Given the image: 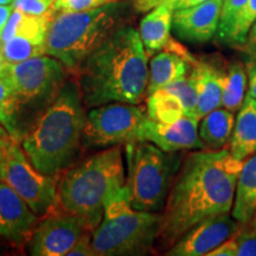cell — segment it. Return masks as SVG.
Returning a JSON list of instances; mask_svg holds the SVG:
<instances>
[{
    "label": "cell",
    "instance_id": "cell-5",
    "mask_svg": "<svg viewBox=\"0 0 256 256\" xmlns=\"http://www.w3.org/2000/svg\"><path fill=\"white\" fill-rule=\"evenodd\" d=\"M124 184L121 148H107L64 171L54 209L82 218L92 232L104 218L107 197Z\"/></svg>",
    "mask_w": 256,
    "mask_h": 256
},
{
    "label": "cell",
    "instance_id": "cell-7",
    "mask_svg": "<svg viewBox=\"0 0 256 256\" xmlns=\"http://www.w3.org/2000/svg\"><path fill=\"white\" fill-rule=\"evenodd\" d=\"M162 215L133 209L126 185L104 202L101 223L92 234L95 256L144 255L158 238Z\"/></svg>",
    "mask_w": 256,
    "mask_h": 256
},
{
    "label": "cell",
    "instance_id": "cell-30",
    "mask_svg": "<svg viewBox=\"0 0 256 256\" xmlns=\"http://www.w3.org/2000/svg\"><path fill=\"white\" fill-rule=\"evenodd\" d=\"M92 234L86 232L68 252V256H95L92 244Z\"/></svg>",
    "mask_w": 256,
    "mask_h": 256
},
{
    "label": "cell",
    "instance_id": "cell-2",
    "mask_svg": "<svg viewBox=\"0 0 256 256\" xmlns=\"http://www.w3.org/2000/svg\"><path fill=\"white\" fill-rule=\"evenodd\" d=\"M75 72L86 107L138 104L147 92L150 74L140 34L132 26L116 28Z\"/></svg>",
    "mask_w": 256,
    "mask_h": 256
},
{
    "label": "cell",
    "instance_id": "cell-18",
    "mask_svg": "<svg viewBox=\"0 0 256 256\" xmlns=\"http://www.w3.org/2000/svg\"><path fill=\"white\" fill-rule=\"evenodd\" d=\"M230 154L244 162L256 152V100L246 95L230 138Z\"/></svg>",
    "mask_w": 256,
    "mask_h": 256
},
{
    "label": "cell",
    "instance_id": "cell-28",
    "mask_svg": "<svg viewBox=\"0 0 256 256\" xmlns=\"http://www.w3.org/2000/svg\"><path fill=\"white\" fill-rule=\"evenodd\" d=\"M55 0H14V10L31 16H44L54 10Z\"/></svg>",
    "mask_w": 256,
    "mask_h": 256
},
{
    "label": "cell",
    "instance_id": "cell-29",
    "mask_svg": "<svg viewBox=\"0 0 256 256\" xmlns=\"http://www.w3.org/2000/svg\"><path fill=\"white\" fill-rule=\"evenodd\" d=\"M238 256H256V229L250 228L235 234Z\"/></svg>",
    "mask_w": 256,
    "mask_h": 256
},
{
    "label": "cell",
    "instance_id": "cell-24",
    "mask_svg": "<svg viewBox=\"0 0 256 256\" xmlns=\"http://www.w3.org/2000/svg\"><path fill=\"white\" fill-rule=\"evenodd\" d=\"M46 37H14L0 43L6 63L16 64L46 55Z\"/></svg>",
    "mask_w": 256,
    "mask_h": 256
},
{
    "label": "cell",
    "instance_id": "cell-33",
    "mask_svg": "<svg viewBox=\"0 0 256 256\" xmlns=\"http://www.w3.org/2000/svg\"><path fill=\"white\" fill-rule=\"evenodd\" d=\"M12 90H14V84H12L8 70L5 69L4 72H0V104L4 102L12 94Z\"/></svg>",
    "mask_w": 256,
    "mask_h": 256
},
{
    "label": "cell",
    "instance_id": "cell-25",
    "mask_svg": "<svg viewBox=\"0 0 256 256\" xmlns=\"http://www.w3.org/2000/svg\"><path fill=\"white\" fill-rule=\"evenodd\" d=\"M256 22V0H248L241 8L232 26L223 37V42L226 44L241 46L248 40V34Z\"/></svg>",
    "mask_w": 256,
    "mask_h": 256
},
{
    "label": "cell",
    "instance_id": "cell-6",
    "mask_svg": "<svg viewBox=\"0 0 256 256\" xmlns=\"http://www.w3.org/2000/svg\"><path fill=\"white\" fill-rule=\"evenodd\" d=\"M124 5L119 2L78 12L54 14L48 28L46 55L76 70L90 54L119 28Z\"/></svg>",
    "mask_w": 256,
    "mask_h": 256
},
{
    "label": "cell",
    "instance_id": "cell-38",
    "mask_svg": "<svg viewBox=\"0 0 256 256\" xmlns=\"http://www.w3.org/2000/svg\"><path fill=\"white\" fill-rule=\"evenodd\" d=\"M247 42L249 43V46L252 48H256V22H255V24L252 26L250 31H249Z\"/></svg>",
    "mask_w": 256,
    "mask_h": 256
},
{
    "label": "cell",
    "instance_id": "cell-10",
    "mask_svg": "<svg viewBox=\"0 0 256 256\" xmlns=\"http://www.w3.org/2000/svg\"><path fill=\"white\" fill-rule=\"evenodd\" d=\"M147 116L142 108L133 104L112 102L94 107L86 115L83 145L108 147L138 142Z\"/></svg>",
    "mask_w": 256,
    "mask_h": 256
},
{
    "label": "cell",
    "instance_id": "cell-31",
    "mask_svg": "<svg viewBox=\"0 0 256 256\" xmlns=\"http://www.w3.org/2000/svg\"><path fill=\"white\" fill-rule=\"evenodd\" d=\"M246 70L248 75V95L256 100V51H252L246 62Z\"/></svg>",
    "mask_w": 256,
    "mask_h": 256
},
{
    "label": "cell",
    "instance_id": "cell-26",
    "mask_svg": "<svg viewBox=\"0 0 256 256\" xmlns=\"http://www.w3.org/2000/svg\"><path fill=\"white\" fill-rule=\"evenodd\" d=\"M248 0H223L222 10H220V26H218V37L222 40L226 36V32L229 31L232 26L234 19L243 6L246 5Z\"/></svg>",
    "mask_w": 256,
    "mask_h": 256
},
{
    "label": "cell",
    "instance_id": "cell-34",
    "mask_svg": "<svg viewBox=\"0 0 256 256\" xmlns=\"http://www.w3.org/2000/svg\"><path fill=\"white\" fill-rule=\"evenodd\" d=\"M206 2L208 0H165L164 2H166L174 11H177V10L192 8V6L200 5Z\"/></svg>",
    "mask_w": 256,
    "mask_h": 256
},
{
    "label": "cell",
    "instance_id": "cell-20",
    "mask_svg": "<svg viewBox=\"0 0 256 256\" xmlns=\"http://www.w3.org/2000/svg\"><path fill=\"white\" fill-rule=\"evenodd\" d=\"M256 211V154L243 162L236 183L232 204V217L238 223L252 222Z\"/></svg>",
    "mask_w": 256,
    "mask_h": 256
},
{
    "label": "cell",
    "instance_id": "cell-11",
    "mask_svg": "<svg viewBox=\"0 0 256 256\" xmlns=\"http://www.w3.org/2000/svg\"><path fill=\"white\" fill-rule=\"evenodd\" d=\"M86 232H92L80 217L55 209L37 223L30 240V254L34 256L68 255Z\"/></svg>",
    "mask_w": 256,
    "mask_h": 256
},
{
    "label": "cell",
    "instance_id": "cell-32",
    "mask_svg": "<svg viewBox=\"0 0 256 256\" xmlns=\"http://www.w3.org/2000/svg\"><path fill=\"white\" fill-rule=\"evenodd\" d=\"M208 256H238V244H236L235 235L220 244L212 252H210Z\"/></svg>",
    "mask_w": 256,
    "mask_h": 256
},
{
    "label": "cell",
    "instance_id": "cell-14",
    "mask_svg": "<svg viewBox=\"0 0 256 256\" xmlns=\"http://www.w3.org/2000/svg\"><path fill=\"white\" fill-rule=\"evenodd\" d=\"M198 121L184 116L174 122L164 124L147 116L138 133V142H148L160 150L174 153L183 150H203V142L198 133Z\"/></svg>",
    "mask_w": 256,
    "mask_h": 256
},
{
    "label": "cell",
    "instance_id": "cell-23",
    "mask_svg": "<svg viewBox=\"0 0 256 256\" xmlns=\"http://www.w3.org/2000/svg\"><path fill=\"white\" fill-rule=\"evenodd\" d=\"M248 75L246 66L236 62L229 66L224 76L222 106L230 112H238L246 98Z\"/></svg>",
    "mask_w": 256,
    "mask_h": 256
},
{
    "label": "cell",
    "instance_id": "cell-39",
    "mask_svg": "<svg viewBox=\"0 0 256 256\" xmlns=\"http://www.w3.org/2000/svg\"><path fill=\"white\" fill-rule=\"evenodd\" d=\"M8 66V63H6V60H4V57H2V48H0V72H4L6 69V66Z\"/></svg>",
    "mask_w": 256,
    "mask_h": 256
},
{
    "label": "cell",
    "instance_id": "cell-8",
    "mask_svg": "<svg viewBox=\"0 0 256 256\" xmlns=\"http://www.w3.org/2000/svg\"><path fill=\"white\" fill-rule=\"evenodd\" d=\"M126 188L133 209L158 212L165 206L176 159L148 142L124 144Z\"/></svg>",
    "mask_w": 256,
    "mask_h": 256
},
{
    "label": "cell",
    "instance_id": "cell-21",
    "mask_svg": "<svg viewBox=\"0 0 256 256\" xmlns=\"http://www.w3.org/2000/svg\"><path fill=\"white\" fill-rule=\"evenodd\" d=\"M174 12V10L166 2H162L142 18L139 34L146 52H156L168 46L172 28Z\"/></svg>",
    "mask_w": 256,
    "mask_h": 256
},
{
    "label": "cell",
    "instance_id": "cell-19",
    "mask_svg": "<svg viewBox=\"0 0 256 256\" xmlns=\"http://www.w3.org/2000/svg\"><path fill=\"white\" fill-rule=\"evenodd\" d=\"M190 63V60L172 50L156 55L150 63L147 95L188 76Z\"/></svg>",
    "mask_w": 256,
    "mask_h": 256
},
{
    "label": "cell",
    "instance_id": "cell-16",
    "mask_svg": "<svg viewBox=\"0 0 256 256\" xmlns=\"http://www.w3.org/2000/svg\"><path fill=\"white\" fill-rule=\"evenodd\" d=\"M223 0H208L174 12L172 28L185 42L206 43L218 32Z\"/></svg>",
    "mask_w": 256,
    "mask_h": 256
},
{
    "label": "cell",
    "instance_id": "cell-15",
    "mask_svg": "<svg viewBox=\"0 0 256 256\" xmlns=\"http://www.w3.org/2000/svg\"><path fill=\"white\" fill-rule=\"evenodd\" d=\"M38 216L17 192L0 180V238L14 244L30 242Z\"/></svg>",
    "mask_w": 256,
    "mask_h": 256
},
{
    "label": "cell",
    "instance_id": "cell-37",
    "mask_svg": "<svg viewBox=\"0 0 256 256\" xmlns=\"http://www.w3.org/2000/svg\"><path fill=\"white\" fill-rule=\"evenodd\" d=\"M8 139H10V136L6 133V130H4V128L2 127V124H0V158H2V152H4V150H5L6 142H8Z\"/></svg>",
    "mask_w": 256,
    "mask_h": 256
},
{
    "label": "cell",
    "instance_id": "cell-12",
    "mask_svg": "<svg viewBox=\"0 0 256 256\" xmlns=\"http://www.w3.org/2000/svg\"><path fill=\"white\" fill-rule=\"evenodd\" d=\"M198 92L191 74L148 95L147 115L159 122L171 124L184 116L196 118Z\"/></svg>",
    "mask_w": 256,
    "mask_h": 256
},
{
    "label": "cell",
    "instance_id": "cell-9",
    "mask_svg": "<svg viewBox=\"0 0 256 256\" xmlns=\"http://www.w3.org/2000/svg\"><path fill=\"white\" fill-rule=\"evenodd\" d=\"M0 180L17 192L37 216L46 215L56 206L57 176L38 171L22 144L11 136L0 158Z\"/></svg>",
    "mask_w": 256,
    "mask_h": 256
},
{
    "label": "cell",
    "instance_id": "cell-4",
    "mask_svg": "<svg viewBox=\"0 0 256 256\" xmlns=\"http://www.w3.org/2000/svg\"><path fill=\"white\" fill-rule=\"evenodd\" d=\"M14 90L0 104V124L19 142L55 102L68 72L66 66L49 55L8 64Z\"/></svg>",
    "mask_w": 256,
    "mask_h": 256
},
{
    "label": "cell",
    "instance_id": "cell-40",
    "mask_svg": "<svg viewBox=\"0 0 256 256\" xmlns=\"http://www.w3.org/2000/svg\"><path fill=\"white\" fill-rule=\"evenodd\" d=\"M14 0H0V5H11Z\"/></svg>",
    "mask_w": 256,
    "mask_h": 256
},
{
    "label": "cell",
    "instance_id": "cell-1",
    "mask_svg": "<svg viewBox=\"0 0 256 256\" xmlns=\"http://www.w3.org/2000/svg\"><path fill=\"white\" fill-rule=\"evenodd\" d=\"M242 165L224 148L188 154L166 200L156 241L174 246L202 220L229 212Z\"/></svg>",
    "mask_w": 256,
    "mask_h": 256
},
{
    "label": "cell",
    "instance_id": "cell-3",
    "mask_svg": "<svg viewBox=\"0 0 256 256\" xmlns=\"http://www.w3.org/2000/svg\"><path fill=\"white\" fill-rule=\"evenodd\" d=\"M84 104L76 81L62 90L20 144L38 171L58 176L72 165L83 145Z\"/></svg>",
    "mask_w": 256,
    "mask_h": 256
},
{
    "label": "cell",
    "instance_id": "cell-35",
    "mask_svg": "<svg viewBox=\"0 0 256 256\" xmlns=\"http://www.w3.org/2000/svg\"><path fill=\"white\" fill-rule=\"evenodd\" d=\"M164 2L165 0H134L133 4L138 12H148Z\"/></svg>",
    "mask_w": 256,
    "mask_h": 256
},
{
    "label": "cell",
    "instance_id": "cell-27",
    "mask_svg": "<svg viewBox=\"0 0 256 256\" xmlns=\"http://www.w3.org/2000/svg\"><path fill=\"white\" fill-rule=\"evenodd\" d=\"M119 0H55V12H78L89 11Z\"/></svg>",
    "mask_w": 256,
    "mask_h": 256
},
{
    "label": "cell",
    "instance_id": "cell-36",
    "mask_svg": "<svg viewBox=\"0 0 256 256\" xmlns=\"http://www.w3.org/2000/svg\"><path fill=\"white\" fill-rule=\"evenodd\" d=\"M14 11V5H0V38H2L4 28L8 24L10 17H11L12 12Z\"/></svg>",
    "mask_w": 256,
    "mask_h": 256
},
{
    "label": "cell",
    "instance_id": "cell-22",
    "mask_svg": "<svg viewBox=\"0 0 256 256\" xmlns=\"http://www.w3.org/2000/svg\"><path fill=\"white\" fill-rule=\"evenodd\" d=\"M198 127L200 140L204 147L211 151L222 150L230 142L232 133L235 126V116L228 110H217L208 113L202 118Z\"/></svg>",
    "mask_w": 256,
    "mask_h": 256
},
{
    "label": "cell",
    "instance_id": "cell-17",
    "mask_svg": "<svg viewBox=\"0 0 256 256\" xmlns=\"http://www.w3.org/2000/svg\"><path fill=\"white\" fill-rule=\"evenodd\" d=\"M191 76L196 82L198 104L197 120L222 106L223 84L226 72L208 62H194Z\"/></svg>",
    "mask_w": 256,
    "mask_h": 256
},
{
    "label": "cell",
    "instance_id": "cell-13",
    "mask_svg": "<svg viewBox=\"0 0 256 256\" xmlns=\"http://www.w3.org/2000/svg\"><path fill=\"white\" fill-rule=\"evenodd\" d=\"M238 222L226 214L211 216L182 236L166 252L170 256H202L234 236L238 229Z\"/></svg>",
    "mask_w": 256,
    "mask_h": 256
},
{
    "label": "cell",
    "instance_id": "cell-41",
    "mask_svg": "<svg viewBox=\"0 0 256 256\" xmlns=\"http://www.w3.org/2000/svg\"><path fill=\"white\" fill-rule=\"evenodd\" d=\"M252 228L256 229V211H255L254 217H252Z\"/></svg>",
    "mask_w": 256,
    "mask_h": 256
}]
</instances>
